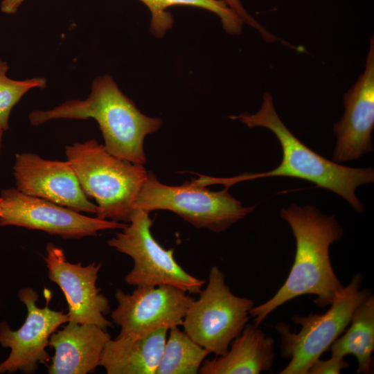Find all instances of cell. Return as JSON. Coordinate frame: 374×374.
<instances>
[{"instance_id":"obj_26","label":"cell","mask_w":374,"mask_h":374,"mask_svg":"<svg viewBox=\"0 0 374 374\" xmlns=\"http://www.w3.org/2000/svg\"><path fill=\"white\" fill-rule=\"evenodd\" d=\"M1 201H2V199H1V196H0V213H1Z\"/></svg>"},{"instance_id":"obj_8","label":"cell","mask_w":374,"mask_h":374,"mask_svg":"<svg viewBox=\"0 0 374 374\" xmlns=\"http://www.w3.org/2000/svg\"><path fill=\"white\" fill-rule=\"evenodd\" d=\"M152 224L149 212L136 208L127 226L107 241L134 261L125 283L136 287L171 285L199 294L206 281L188 274L174 258V249H166L155 240L150 231Z\"/></svg>"},{"instance_id":"obj_7","label":"cell","mask_w":374,"mask_h":374,"mask_svg":"<svg viewBox=\"0 0 374 374\" xmlns=\"http://www.w3.org/2000/svg\"><path fill=\"white\" fill-rule=\"evenodd\" d=\"M199 294L189 305L181 326L209 353L223 355L247 325L253 301L233 294L217 266L211 268L206 287Z\"/></svg>"},{"instance_id":"obj_2","label":"cell","mask_w":374,"mask_h":374,"mask_svg":"<svg viewBox=\"0 0 374 374\" xmlns=\"http://www.w3.org/2000/svg\"><path fill=\"white\" fill-rule=\"evenodd\" d=\"M95 119L102 132L105 149L112 155L144 165V140L156 132L162 121L142 114L135 103L108 75L95 79L85 100H71L48 110H35L28 118L32 125L52 119Z\"/></svg>"},{"instance_id":"obj_18","label":"cell","mask_w":374,"mask_h":374,"mask_svg":"<svg viewBox=\"0 0 374 374\" xmlns=\"http://www.w3.org/2000/svg\"><path fill=\"white\" fill-rule=\"evenodd\" d=\"M350 326L344 335L331 344L332 357L354 355L358 362L357 373L371 372L374 350V297L371 295L355 310Z\"/></svg>"},{"instance_id":"obj_25","label":"cell","mask_w":374,"mask_h":374,"mask_svg":"<svg viewBox=\"0 0 374 374\" xmlns=\"http://www.w3.org/2000/svg\"><path fill=\"white\" fill-rule=\"evenodd\" d=\"M3 132H4V130L0 127V150H1L2 136H3Z\"/></svg>"},{"instance_id":"obj_4","label":"cell","mask_w":374,"mask_h":374,"mask_svg":"<svg viewBox=\"0 0 374 374\" xmlns=\"http://www.w3.org/2000/svg\"><path fill=\"white\" fill-rule=\"evenodd\" d=\"M65 155L85 194L96 200V217L129 223L148 178L143 165L111 154L94 139L66 146Z\"/></svg>"},{"instance_id":"obj_14","label":"cell","mask_w":374,"mask_h":374,"mask_svg":"<svg viewBox=\"0 0 374 374\" xmlns=\"http://www.w3.org/2000/svg\"><path fill=\"white\" fill-rule=\"evenodd\" d=\"M345 110L333 125L336 145L332 161L340 163L357 160L373 150L371 134L374 127V37L363 73L344 95Z\"/></svg>"},{"instance_id":"obj_20","label":"cell","mask_w":374,"mask_h":374,"mask_svg":"<svg viewBox=\"0 0 374 374\" xmlns=\"http://www.w3.org/2000/svg\"><path fill=\"white\" fill-rule=\"evenodd\" d=\"M156 374H197L209 352L178 326L169 329Z\"/></svg>"},{"instance_id":"obj_5","label":"cell","mask_w":374,"mask_h":374,"mask_svg":"<svg viewBox=\"0 0 374 374\" xmlns=\"http://www.w3.org/2000/svg\"><path fill=\"white\" fill-rule=\"evenodd\" d=\"M230 180L231 178L205 177L203 180L193 179L181 186H173L161 183L152 171H148L135 208L149 213L155 210L170 211L196 228L221 233L255 209V206H244L232 197L228 186L219 191L206 187L215 182L229 185Z\"/></svg>"},{"instance_id":"obj_22","label":"cell","mask_w":374,"mask_h":374,"mask_svg":"<svg viewBox=\"0 0 374 374\" xmlns=\"http://www.w3.org/2000/svg\"><path fill=\"white\" fill-rule=\"evenodd\" d=\"M224 2L242 21L249 26L256 28L262 37L267 42H273L278 38L267 30L261 24L256 21L244 9L240 0H219Z\"/></svg>"},{"instance_id":"obj_15","label":"cell","mask_w":374,"mask_h":374,"mask_svg":"<svg viewBox=\"0 0 374 374\" xmlns=\"http://www.w3.org/2000/svg\"><path fill=\"white\" fill-rule=\"evenodd\" d=\"M112 339L106 330L91 323L69 321L50 337L55 350L48 374H87L100 366L104 349Z\"/></svg>"},{"instance_id":"obj_10","label":"cell","mask_w":374,"mask_h":374,"mask_svg":"<svg viewBox=\"0 0 374 374\" xmlns=\"http://www.w3.org/2000/svg\"><path fill=\"white\" fill-rule=\"evenodd\" d=\"M18 297L26 307L27 317L17 330H11L5 321L0 323V345L10 348L8 358L0 364V374L34 373L39 364L50 360L46 348L51 335L69 321L67 313L49 308V299L45 307L39 308V295L32 287L21 289Z\"/></svg>"},{"instance_id":"obj_1","label":"cell","mask_w":374,"mask_h":374,"mask_svg":"<svg viewBox=\"0 0 374 374\" xmlns=\"http://www.w3.org/2000/svg\"><path fill=\"white\" fill-rule=\"evenodd\" d=\"M296 240L294 260L287 278L265 303L253 306L250 316L258 326L275 309L298 296L314 295L320 308L330 305L344 285L332 269L329 249L344 233L334 215L321 213L314 206L292 204L280 210Z\"/></svg>"},{"instance_id":"obj_3","label":"cell","mask_w":374,"mask_h":374,"mask_svg":"<svg viewBox=\"0 0 374 374\" xmlns=\"http://www.w3.org/2000/svg\"><path fill=\"white\" fill-rule=\"evenodd\" d=\"M229 118L239 120L250 128L261 127L269 130L281 146L282 159L276 168L265 172L246 174L247 180L270 177L303 179L341 196L355 211H364V207L355 192L359 186L373 182V168L345 166L324 158L306 146L283 123L269 92L264 93L262 103L256 113H242Z\"/></svg>"},{"instance_id":"obj_11","label":"cell","mask_w":374,"mask_h":374,"mask_svg":"<svg viewBox=\"0 0 374 374\" xmlns=\"http://www.w3.org/2000/svg\"><path fill=\"white\" fill-rule=\"evenodd\" d=\"M115 298L118 305L111 317L121 327L118 337L143 336L181 326L195 299L188 293L166 285L136 287L132 293L118 289Z\"/></svg>"},{"instance_id":"obj_9","label":"cell","mask_w":374,"mask_h":374,"mask_svg":"<svg viewBox=\"0 0 374 374\" xmlns=\"http://www.w3.org/2000/svg\"><path fill=\"white\" fill-rule=\"evenodd\" d=\"M0 226L40 230L64 239L96 235L107 229H122L127 223L92 217L12 187L1 191Z\"/></svg>"},{"instance_id":"obj_17","label":"cell","mask_w":374,"mask_h":374,"mask_svg":"<svg viewBox=\"0 0 374 374\" xmlns=\"http://www.w3.org/2000/svg\"><path fill=\"white\" fill-rule=\"evenodd\" d=\"M168 330L163 328L143 336L111 339L100 366L107 374H156Z\"/></svg>"},{"instance_id":"obj_16","label":"cell","mask_w":374,"mask_h":374,"mask_svg":"<svg viewBox=\"0 0 374 374\" xmlns=\"http://www.w3.org/2000/svg\"><path fill=\"white\" fill-rule=\"evenodd\" d=\"M274 341L254 324H247L223 355L204 359L201 374H259L269 371L274 359Z\"/></svg>"},{"instance_id":"obj_6","label":"cell","mask_w":374,"mask_h":374,"mask_svg":"<svg viewBox=\"0 0 374 374\" xmlns=\"http://www.w3.org/2000/svg\"><path fill=\"white\" fill-rule=\"evenodd\" d=\"M362 280V275L356 274L324 314L293 316V322L301 326L298 332H291L285 322L276 325L281 355L290 360L280 374H308L311 366L349 325L357 307L372 295L368 289L360 290Z\"/></svg>"},{"instance_id":"obj_23","label":"cell","mask_w":374,"mask_h":374,"mask_svg":"<svg viewBox=\"0 0 374 374\" xmlns=\"http://www.w3.org/2000/svg\"><path fill=\"white\" fill-rule=\"evenodd\" d=\"M348 367L344 358L332 357L327 360L317 359L310 368L308 374H339Z\"/></svg>"},{"instance_id":"obj_12","label":"cell","mask_w":374,"mask_h":374,"mask_svg":"<svg viewBox=\"0 0 374 374\" xmlns=\"http://www.w3.org/2000/svg\"><path fill=\"white\" fill-rule=\"evenodd\" d=\"M44 257L48 278L63 292L67 304L69 321L95 324L106 330L113 326L105 318L111 308L108 299L96 286L101 264L83 266L67 261L64 251L48 243Z\"/></svg>"},{"instance_id":"obj_24","label":"cell","mask_w":374,"mask_h":374,"mask_svg":"<svg viewBox=\"0 0 374 374\" xmlns=\"http://www.w3.org/2000/svg\"><path fill=\"white\" fill-rule=\"evenodd\" d=\"M24 0H3L1 10L6 14H15Z\"/></svg>"},{"instance_id":"obj_19","label":"cell","mask_w":374,"mask_h":374,"mask_svg":"<svg viewBox=\"0 0 374 374\" xmlns=\"http://www.w3.org/2000/svg\"><path fill=\"white\" fill-rule=\"evenodd\" d=\"M151 12L150 30L161 38L170 29L174 19L166 10L173 6H191L203 8L217 15L226 32L238 35L242 30V21L224 2L219 0H139Z\"/></svg>"},{"instance_id":"obj_21","label":"cell","mask_w":374,"mask_h":374,"mask_svg":"<svg viewBox=\"0 0 374 374\" xmlns=\"http://www.w3.org/2000/svg\"><path fill=\"white\" fill-rule=\"evenodd\" d=\"M6 62L0 60V127L8 130L9 116L14 106L30 89L45 88L46 80L33 78L25 80H15L6 75L8 70Z\"/></svg>"},{"instance_id":"obj_13","label":"cell","mask_w":374,"mask_h":374,"mask_svg":"<svg viewBox=\"0 0 374 374\" xmlns=\"http://www.w3.org/2000/svg\"><path fill=\"white\" fill-rule=\"evenodd\" d=\"M13 175L21 193L46 199L77 212L96 214L69 161L46 159L32 152L15 155Z\"/></svg>"}]
</instances>
